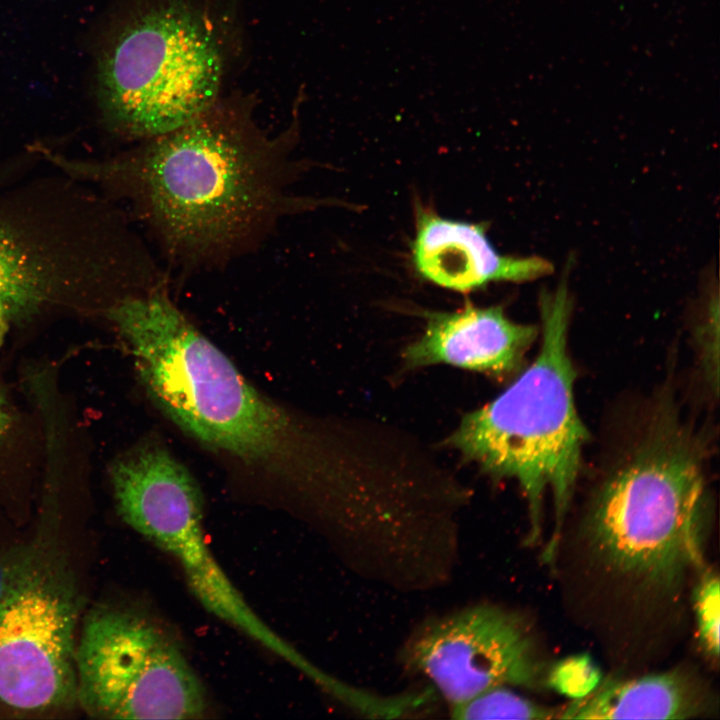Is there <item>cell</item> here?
<instances>
[{"label": "cell", "mask_w": 720, "mask_h": 720, "mask_svg": "<svg viewBox=\"0 0 720 720\" xmlns=\"http://www.w3.org/2000/svg\"><path fill=\"white\" fill-rule=\"evenodd\" d=\"M283 144L248 121L206 111L117 158L87 163L56 156L55 162L126 194L171 257L203 266L253 248L297 208L286 193Z\"/></svg>", "instance_id": "obj_1"}, {"label": "cell", "mask_w": 720, "mask_h": 720, "mask_svg": "<svg viewBox=\"0 0 720 720\" xmlns=\"http://www.w3.org/2000/svg\"><path fill=\"white\" fill-rule=\"evenodd\" d=\"M139 376L165 415L194 439L288 478L306 472L299 425L258 392L160 290L128 296L110 312Z\"/></svg>", "instance_id": "obj_2"}, {"label": "cell", "mask_w": 720, "mask_h": 720, "mask_svg": "<svg viewBox=\"0 0 720 720\" xmlns=\"http://www.w3.org/2000/svg\"><path fill=\"white\" fill-rule=\"evenodd\" d=\"M706 456L704 441L671 409L653 414L600 483L586 515L585 536L603 566L664 590L704 568Z\"/></svg>", "instance_id": "obj_3"}, {"label": "cell", "mask_w": 720, "mask_h": 720, "mask_svg": "<svg viewBox=\"0 0 720 720\" xmlns=\"http://www.w3.org/2000/svg\"><path fill=\"white\" fill-rule=\"evenodd\" d=\"M539 307L542 342L535 360L495 399L466 414L448 444L489 476L519 483L529 506V543L539 538L543 498L552 493L556 525L544 553L549 561L556 552L588 432L574 402L567 280L554 290H543Z\"/></svg>", "instance_id": "obj_4"}, {"label": "cell", "mask_w": 720, "mask_h": 720, "mask_svg": "<svg viewBox=\"0 0 720 720\" xmlns=\"http://www.w3.org/2000/svg\"><path fill=\"white\" fill-rule=\"evenodd\" d=\"M221 58L210 29L179 3L132 18L104 52L98 87L106 119L150 139L195 120L219 90Z\"/></svg>", "instance_id": "obj_5"}, {"label": "cell", "mask_w": 720, "mask_h": 720, "mask_svg": "<svg viewBox=\"0 0 720 720\" xmlns=\"http://www.w3.org/2000/svg\"><path fill=\"white\" fill-rule=\"evenodd\" d=\"M79 594L56 546L42 536L0 552V704L20 713L77 700Z\"/></svg>", "instance_id": "obj_6"}, {"label": "cell", "mask_w": 720, "mask_h": 720, "mask_svg": "<svg viewBox=\"0 0 720 720\" xmlns=\"http://www.w3.org/2000/svg\"><path fill=\"white\" fill-rule=\"evenodd\" d=\"M111 480L119 515L174 557L210 613L259 642L307 676L316 666L252 611L205 541L203 498L186 467L163 445L146 442L120 457Z\"/></svg>", "instance_id": "obj_7"}, {"label": "cell", "mask_w": 720, "mask_h": 720, "mask_svg": "<svg viewBox=\"0 0 720 720\" xmlns=\"http://www.w3.org/2000/svg\"><path fill=\"white\" fill-rule=\"evenodd\" d=\"M77 701L105 719H197L204 687L157 624L120 608L87 615L75 653Z\"/></svg>", "instance_id": "obj_8"}, {"label": "cell", "mask_w": 720, "mask_h": 720, "mask_svg": "<svg viewBox=\"0 0 720 720\" xmlns=\"http://www.w3.org/2000/svg\"><path fill=\"white\" fill-rule=\"evenodd\" d=\"M402 656L450 707L494 686L536 688L543 680L544 669L526 622L492 604L426 622L409 638Z\"/></svg>", "instance_id": "obj_9"}, {"label": "cell", "mask_w": 720, "mask_h": 720, "mask_svg": "<svg viewBox=\"0 0 720 720\" xmlns=\"http://www.w3.org/2000/svg\"><path fill=\"white\" fill-rule=\"evenodd\" d=\"M411 261L416 273L437 286L467 293L491 282H526L547 276L553 265L539 256L500 254L482 224L447 219L416 206Z\"/></svg>", "instance_id": "obj_10"}, {"label": "cell", "mask_w": 720, "mask_h": 720, "mask_svg": "<svg viewBox=\"0 0 720 720\" xmlns=\"http://www.w3.org/2000/svg\"><path fill=\"white\" fill-rule=\"evenodd\" d=\"M426 318L423 335L404 351L410 368L445 363L507 376L521 367L538 335L534 325L509 319L502 306L483 308L467 303L456 311L427 313Z\"/></svg>", "instance_id": "obj_11"}, {"label": "cell", "mask_w": 720, "mask_h": 720, "mask_svg": "<svg viewBox=\"0 0 720 720\" xmlns=\"http://www.w3.org/2000/svg\"><path fill=\"white\" fill-rule=\"evenodd\" d=\"M702 688L671 671L597 687L562 710V719H688L704 712Z\"/></svg>", "instance_id": "obj_12"}, {"label": "cell", "mask_w": 720, "mask_h": 720, "mask_svg": "<svg viewBox=\"0 0 720 720\" xmlns=\"http://www.w3.org/2000/svg\"><path fill=\"white\" fill-rule=\"evenodd\" d=\"M0 213V345L11 321L32 312L54 288L56 269Z\"/></svg>", "instance_id": "obj_13"}, {"label": "cell", "mask_w": 720, "mask_h": 720, "mask_svg": "<svg viewBox=\"0 0 720 720\" xmlns=\"http://www.w3.org/2000/svg\"><path fill=\"white\" fill-rule=\"evenodd\" d=\"M454 719H552L562 710L538 705L507 686L488 688L467 701L450 707Z\"/></svg>", "instance_id": "obj_14"}, {"label": "cell", "mask_w": 720, "mask_h": 720, "mask_svg": "<svg viewBox=\"0 0 720 720\" xmlns=\"http://www.w3.org/2000/svg\"><path fill=\"white\" fill-rule=\"evenodd\" d=\"M719 585L717 574L705 570L693 598L700 644L712 660L719 657Z\"/></svg>", "instance_id": "obj_15"}, {"label": "cell", "mask_w": 720, "mask_h": 720, "mask_svg": "<svg viewBox=\"0 0 720 720\" xmlns=\"http://www.w3.org/2000/svg\"><path fill=\"white\" fill-rule=\"evenodd\" d=\"M546 682L559 693L576 700L598 687L600 672L589 656H573L554 665L546 675Z\"/></svg>", "instance_id": "obj_16"}, {"label": "cell", "mask_w": 720, "mask_h": 720, "mask_svg": "<svg viewBox=\"0 0 720 720\" xmlns=\"http://www.w3.org/2000/svg\"><path fill=\"white\" fill-rule=\"evenodd\" d=\"M718 301L709 302L704 321L699 326L698 351L706 385L717 396L719 383V312Z\"/></svg>", "instance_id": "obj_17"}, {"label": "cell", "mask_w": 720, "mask_h": 720, "mask_svg": "<svg viewBox=\"0 0 720 720\" xmlns=\"http://www.w3.org/2000/svg\"><path fill=\"white\" fill-rule=\"evenodd\" d=\"M9 424V415L7 413L4 401L0 395V438L5 433Z\"/></svg>", "instance_id": "obj_18"}]
</instances>
